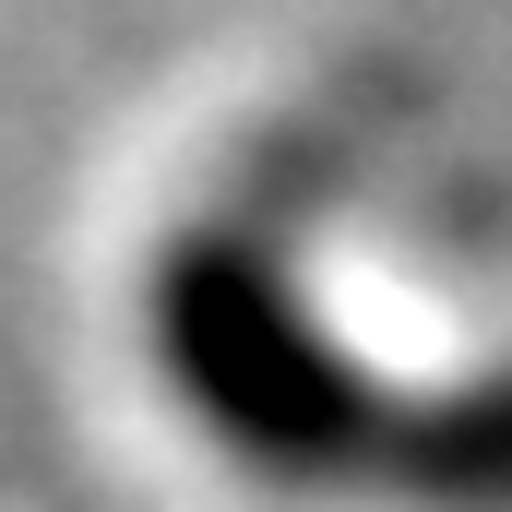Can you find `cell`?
I'll return each instance as SVG.
<instances>
[{"instance_id": "2", "label": "cell", "mask_w": 512, "mask_h": 512, "mask_svg": "<svg viewBox=\"0 0 512 512\" xmlns=\"http://www.w3.org/2000/svg\"><path fill=\"white\" fill-rule=\"evenodd\" d=\"M370 501L382 512H512V358L393 393Z\"/></svg>"}, {"instance_id": "1", "label": "cell", "mask_w": 512, "mask_h": 512, "mask_svg": "<svg viewBox=\"0 0 512 512\" xmlns=\"http://www.w3.org/2000/svg\"><path fill=\"white\" fill-rule=\"evenodd\" d=\"M143 358H155V393L203 429V453H227L251 489L370 501L405 382H382L322 322V298L251 215H191L143 262Z\"/></svg>"}]
</instances>
